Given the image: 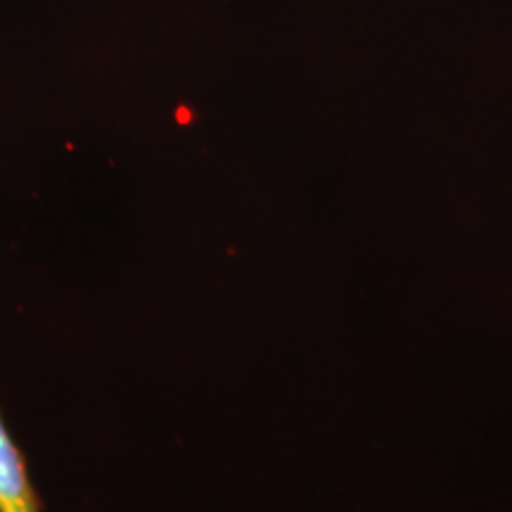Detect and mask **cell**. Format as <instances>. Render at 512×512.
I'll return each mask as SVG.
<instances>
[{"label":"cell","mask_w":512,"mask_h":512,"mask_svg":"<svg viewBox=\"0 0 512 512\" xmlns=\"http://www.w3.org/2000/svg\"><path fill=\"white\" fill-rule=\"evenodd\" d=\"M0 512H43L27 458L0 415Z\"/></svg>","instance_id":"cell-1"}]
</instances>
